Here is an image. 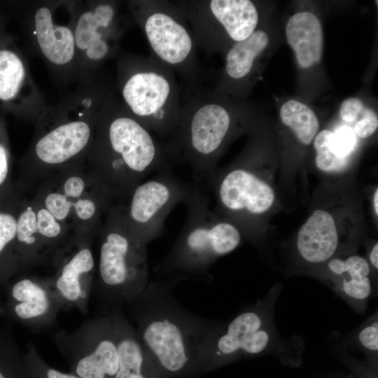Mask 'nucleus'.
Instances as JSON below:
<instances>
[{"label":"nucleus","instance_id":"obj_1","mask_svg":"<svg viewBox=\"0 0 378 378\" xmlns=\"http://www.w3.org/2000/svg\"><path fill=\"white\" fill-rule=\"evenodd\" d=\"M183 279L171 275L149 281L131 303L134 327L164 378H197L202 374L199 349L216 325L183 307L174 295Z\"/></svg>","mask_w":378,"mask_h":378},{"label":"nucleus","instance_id":"obj_2","mask_svg":"<svg viewBox=\"0 0 378 378\" xmlns=\"http://www.w3.org/2000/svg\"><path fill=\"white\" fill-rule=\"evenodd\" d=\"M95 126L87 164L109 188L115 200H127L149 174L169 168L174 156L170 147L158 141L125 107L109 110Z\"/></svg>","mask_w":378,"mask_h":378},{"label":"nucleus","instance_id":"obj_3","mask_svg":"<svg viewBox=\"0 0 378 378\" xmlns=\"http://www.w3.org/2000/svg\"><path fill=\"white\" fill-rule=\"evenodd\" d=\"M281 290V284L273 286L264 298L242 309L232 319L218 321L199 349L202 374L265 354L284 359L300 356L304 347L302 338L281 337L275 323L274 306Z\"/></svg>","mask_w":378,"mask_h":378},{"label":"nucleus","instance_id":"obj_4","mask_svg":"<svg viewBox=\"0 0 378 378\" xmlns=\"http://www.w3.org/2000/svg\"><path fill=\"white\" fill-rule=\"evenodd\" d=\"M183 202L187 208L185 224L155 271L161 276L176 274L184 279L205 274L218 258L237 248L241 235L235 225L209 209L207 197L197 188L192 186Z\"/></svg>","mask_w":378,"mask_h":378},{"label":"nucleus","instance_id":"obj_5","mask_svg":"<svg viewBox=\"0 0 378 378\" xmlns=\"http://www.w3.org/2000/svg\"><path fill=\"white\" fill-rule=\"evenodd\" d=\"M32 197L72 236L95 238L115 197L87 163L59 170L38 183Z\"/></svg>","mask_w":378,"mask_h":378},{"label":"nucleus","instance_id":"obj_6","mask_svg":"<svg viewBox=\"0 0 378 378\" xmlns=\"http://www.w3.org/2000/svg\"><path fill=\"white\" fill-rule=\"evenodd\" d=\"M99 239V281L108 302L130 304L149 283L146 244L129 228L123 203H113L97 234Z\"/></svg>","mask_w":378,"mask_h":378},{"label":"nucleus","instance_id":"obj_7","mask_svg":"<svg viewBox=\"0 0 378 378\" xmlns=\"http://www.w3.org/2000/svg\"><path fill=\"white\" fill-rule=\"evenodd\" d=\"M120 70L127 111L153 133L171 139L182 104L174 71L152 56L130 58Z\"/></svg>","mask_w":378,"mask_h":378},{"label":"nucleus","instance_id":"obj_8","mask_svg":"<svg viewBox=\"0 0 378 378\" xmlns=\"http://www.w3.org/2000/svg\"><path fill=\"white\" fill-rule=\"evenodd\" d=\"M181 104L178 125L168 144L190 165L197 181L207 180L230 136L233 118L217 97L200 88Z\"/></svg>","mask_w":378,"mask_h":378},{"label":"nucleus","instance_id":"obj_9","mask_svg":"<svg viewBox=\"0 0 378 378\" xmlns=\"http://www.w3.org/2000/svg\"><path fill=\"white\" fill-rule=\"evenodd\" d=\"M151 56L177 72L190 90L200 88L197 43L176 3L145 0L131 4Z\"/></svg>","mask_w":378,"mask_h":378},{"label":"nucleus","instance_id":"obj_10","mask_svg":"<svg viewBox=\"0 0 378 378\" xmlns=\"http://www.w3.org/2000/svg\"><path fill=\"white\" fill-rule=\"evenodd\" d=\"M94 126L89 120H74L41 132L25 163L24 178L30 188L59 170L87 163L94 141Z\"/></svg>","mask_w":378,"mask_h":378},{"label":"nucleus","instance_id":"obj_11","mask_svg":"<svg viewBox=\"0 0 378 378\" xmlns=\"http://www.w3.org/2000/svg\"><path fill=\"white\" fill-rule=\"evenodd\" d=\"M190 25L197 47L206 52L216 50L220 34L234 43L251 36L257 27L259 16L249 0L178 1Z\"/></svg>","mask_w":378,"mask_h":378},{"label":"nucleus","instance_id":"obj_12","mask_svg":"<svg viewBox=\"0 0 378 378\" xmlns=\"http://www.w3.org/2000/svg\"><path fill=\"white\" fill-rule=\"evenodd\" d=\"M192 186L185 184L169 169L137 185L123 204L125 221L130 230L144 244L160 237L166 218L183 202Z\"/></svg>","mask_w":378,"mask_h":378},{"label":"nucleus","instance_id":"obj_13","mask_svg":"<svg viewBox=\"0 0 378 378\" xmlns=\"http://www.w3.org/2000/svg\"><path fill=\"white\" fill-rule=\"evenodd\" d=\"M207 179L218 206L229 214L240 218L260 215L274 202L272 187L244 165L220 174L214 170Z\"/></svg>","mask_w":378,"mask_h":378},{"label":"nucleus","instance_id":"obj_14","mask_svg":"<svg viewBox=\"0 0 378 378\" xmlns=\"http://www.w3.org/2000/svg\"><path fill=\"white\" fill-rule=\"evenodd\" d=\"M118 11L115 4L99 3L79 17L74 33L76 47L91 61L111 55L118 36Z\"/></svg>","mask_w":378,"mask_h":378},{"label":"nucleus","instance_id":"obj_15","mask_svg":"<svg viewBox=\"0 0 378 378\" xmlns=\"http://www.w3.org/2000/svg\"><path fill=\"white\" fill-rule=\"evenodd\" d=\"M92 335L90 347L71 357V373L79 378H114L118 351L110 313L95 323Z\"/></svg>","mask_w":378,"mask_h":378},{"label":"nucleus","instance_id":"obj_16","mask_svg":"<svg viewBox=\"0 0 378 378\" xmlns=\"http://www.w3.org/2000/svg\"><path fill=\"white\" fill-rule=\"evenodd\" d=\"M330 287L356 312H365L370 297L376 290L371 268L366 259L358 255L327 261Z\"/></svg>","mask_w":378,"mask_h":378},{"label":"nucleus","instance_id":"obj_17","mask_svg":"<svg viewBox=\"0 0 378 378\" xmlns=\"http://www.w3.org/2000/svg\"><path fill=\"white\" fill-rule=\"evenodd\" d=\"M109 313L118 351V368L114 378H164L120 307L111 309Z\"/></svg>","mask_w":378,"mask_h":378},{"label":"nucleus","instance_id":"obj_18","mask_svg":"<svg viewBox=\"0 0 378 378\" xmlns=\"http://www.w3.org/2000/svg\"><path fill=\"white\" fill-rule=\"evenodd\" d=\"M339 237L332 216L315 210L299 230L297 250L302 259L311 264L328 261L335 254Z\"/></svg>","mask_w":378,"mask_h":378},{"label":"nucleus","instance_id":"obj_19","mask_svg":"<svg viewBox=\"0 0 378 378\" xmlns=\"http://www.w3.org/2000/svg\"><path fill=\"white\" fill-rule=\"evenodd\" d=\"M286 36L302 68H309L320 61L323 34L321 23L314 14L304 11L291 16L286 26Z\"/></svg>","mask_w":378,"mask_h":378},{"label":"nucleus","instance_id":"obj_20","mask_svg":"<svg viewBox=\"0 0 378 378\" xmlns=\"http://www.w3.org/2000/svg\"><path fill=\"white\" fill-rule=\"evenodd\" d=\"M34 27L38 46L50 62L57 65L68 64L75 53V40L67 27L56 25L50 10L39 8L34 15Z\"/></svg>","mask_w":378,"mask_h":378},{"label":"nucleus","instance_id":"obj_21","mask_svg":"<svg viewBox=\"0 0 378 378\" xmlns=\"http://www.w3.org/2000/svg\"><path fill=\"white\" fill-rule=\"evenodd\" d=\"M94 238L90 237H73L74 253L64 261L55 286L62 296L69 301L74 302L81 298L80 280L82 276L90 274L94 269V259L91 244Z\"/></svg>","mask_w":378,"mask_h":378},{"label":"nucleus","instance_id":"obj_22","mask_svg":"<svg viewBox=\"0 0 378 378\" xmlns=\"http://www.w3.org/2000/svg\"><path fill=\"white\" fill-rule=\"evenodd\" d=\"M270 38L263 30H255L246 39L234 43L225 57V74L231 80L239 81L251 72L256 58L265 50Z\"/></svg>","mask_w":378,"mask_h":378},{"label":"nucleus","instance_id":"obj_23","mask_svg":"<svg viewBox=\"0 0 378 378\" xmlns=\"http://www.w3.org/2000/svg\"><path fill=\"white\" fill-rule=\"evenodd\" d=\"M15 240L22 248L24 257L30 265L36 263L47 253H50L39 232L35 202L32 197L24 201L18 211Z\"/></svg>","mask_w":378,"mask_h":378},{"label":"nucleus","instance_id":"obj_24","mask_svg":"<svg viewBox=\"0 0 378 378\" xmlns=\"http://www.w3.org/2000/svg\"><path fill=\"white\" fill-rule=\"evenodd\" d=\"M279 114L282 122L293 131L301 144L309 145L312 142L318 134L319 122L307 105L290 99L281 106Z\"/></svg>","mask_w":378,"mask_h":378},{"label":"nucleus","instance_id":"obj_25","mask_svg":"<svg viewBox=\"0 0 378 378\" xmlns=\"http://www.w3.org/2000/svg\"><path fill=\"white\" fill-rule=\"evenodd\" d=\"M12 294L19 302L15 307V312L22 319L41 317L49 309L50 301L46 291L31 279H24L16 283Z\"/></svg>","mask_w":378,"mask_h":378},{"label":"nucleus","instance_id":"obj_26","mask_svg":"<svg viewBox=\"0 0 378 378\" xmlns=\"http://www.w3.org/2000/svg\"><path fill=\"white\" fill-rule=\"evenodd\" d=\"M24 77L25 69L18 55L8 50H0V99L14 98Z\"/></svg>","mask_w":378,"mask_h":378},{"label":"nucleus","instance_id":"obj_27","mask_svg":"<svg viewBox=\"0 0 378 378\" xmlns=\"http://www.w3.org/2000/svg\"><path fill=\"white\" fill-rule=\"evenodd\" d=\"M347 344L357 347L367 355L377 356L378 351V316L374 312L346 340Z\"/></svg>","mask_w":378,"mask_h":378},{"label":"nucleus","instance_id":"obj_28","mask_svg":"<svg viewBox=\"0 0 378 378\" xmlns=\"http://www.w3.org/2000/svg\"><path fill=\"white\" fill-rule=\"evenodd\" d=\"M331 132L323 130L314 139L316 151V164L319 169L327 172L341 171L348 163V160L339 158L331 150L329 142Z\"/></svg>","mask_w":378,"mask_h":378},{"label":"nucleus","instance_id":"obj_29","mask_svg":"<svg viewBox=\"0 0 378 378\" xmlns=\"http://www.w3.org/2000/svg\"><path fill=\"white\" fill-rule=\"evenodd\" d=\"M356 137L352 127L341 126L335 132H331L329 141L330 148L339 158L349 160L356 147Z\"/></svg>","mask_w":378,"mask_h":378},{"label":"nucleus","instance_id":"obj_30","mask_svg":"<svg viewBox=\"0 0 378 378\" xmlns=\"http://www.w3.org/2000/svg\"><path fill=\"white\" fill-rule=\"evenodd\" d=\"M31 378H79L73 373H65L48 366L35 351H30L24 363Z\"/></svg>","mask_w":378,"mask_h":378},{"label":"nucleus","instance_id":"obj_31","mask_svg":"<svg viewBox=\"0 0 378 378\" xmlns=\"http://www.w3.org/2000/svg\"><path fill=\"white\" fill-rule=\"evenodd\" d=\"M378 127L377 115L372 109L366 108L363 114L356 122L353 131L360 138H367L372 135Z\"/></svg>","mask_w":378,"mask_h":378},{"label":"nucleus","instance_id":"obj_32","mask_svg":"<svg viewBox=\"0 0 378 378\" xmlns=\"http://www.w3.org/2000/svg\"><path fill=\"white\" fill-rule=\"evenodd\" d=\"M17 216L0 211V253L11 241L15 240Z\"/></svg>","mask_w":378,"mask_h":378},{"label":"nucleus","instance_id":"obj_33","mask_svg":"<svg viewBox=\"0 0 378 378\" xmlns=\"http://www.w3.org/2000/svg\"><path fill=\"white\" fill-rule=\"evenodd\" d=\"M365 106L360 99L355 97L344 100L340 106L342 119L349 123L356 122L363 113Z\"/></svg>","mask_w":378,"mask_h":378},{"label":"nucleus","instance_id":"obj_34","mask_svg":"<svg viewBox=\"0 0 378 378\" xmlns=\"http://www.w3.org/2000/svg\"><path fill=\"white\" fill-rule=\"evenodd\" d=\"M0 378H31L27 368L22 365H15L12 368L0 367Z\"/></svg>","mask_w":378,"mask_h":378},{"label":"nucleus","instance_id":"obj_35","mask_svg":"<svg viewBox=\"0 0 378 378\" xmlns=\"http://www.w3.org/2000/svg\"><path fill=\"white\" fill-rule=\"evenodd\" d=\"M9 172V155L6 147L0 143V186L8 178Z\"/></svg>","mask_w":378,"mask_h":378},{"label":"nucleus","instance_id":"obj_36","mask_svg":"<svg viewBox=\"0 0 378 378\" xmlns=\"http://www.w3.org/2000/svg\"><path fill=\"white\" fill-rule=\"evenodd\" d=\"M368 263L374 270L377 271L378 269V244L375 243L371 248L368 254Z\"/></svg>","mask_w":378,"mask_h":378},{"label":"nucleus","instance_id":"obj_37","mask_svg":"<svg viewBox=\"0 0 378 378\" xmlns=\"http://www.w3.org/2000/svg\"><path fill=\"white\" fill-rule=\"evenodd\" d=\"M378 189L375 190V192L374 193V197H373V205H374V210L376 214V215H378Z\"/></svg>","mask_w":378,"mask_h":378}]
</instances>
